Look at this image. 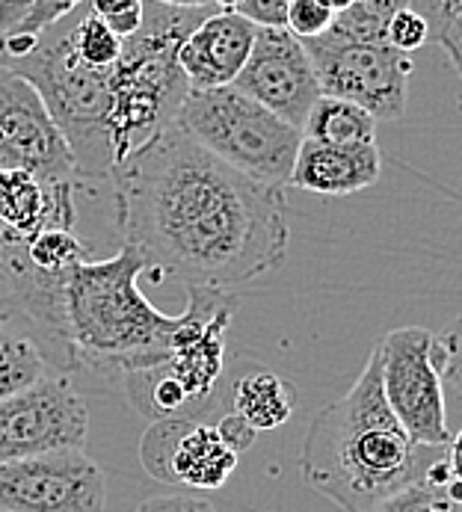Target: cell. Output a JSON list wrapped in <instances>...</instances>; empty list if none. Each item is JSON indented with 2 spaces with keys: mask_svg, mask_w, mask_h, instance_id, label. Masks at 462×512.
<instances>
[{
  "mask_svg": "<svg viewBox=\"0 0 462 512\" xmlns=\"http://www.w3.org/2000/svg\"><path fill=\"white\" fill-rule=\"evenodd\" d=\"M231 403H234V415L243 418L255 433L288 424L297 409L294 388L282 376L267 373V370L240 376L234 382Z\"/></svg>",
  "mask_w": 462,
  "mask_h": 512,
  "instance_id": "cell-19",
  "label": "cell"
},
{
  "mask_svg": "<svg viewBox=\"0 0 462 512\" xmlns=\"http://www.w3.org/2000/svg\"><path fill=\"white\" fill-rule=\"evenodd\" d=\"M42 98L48 116L72 151L80 181H104L113 172V151L107 137L110 86L107 74L80 66L69 42V30H51L39 39L36 51L12 66Z\"/></svg>",
  "mask_w": 462,
  "mask_h": 512,
  "instance_id": "cell-6",
  "label": "cell"
},
{
  "mask_svg": "<svg viewBox=\"0 0 462 512\" xmlns=\"http://www.w3.org/2000/svg\"><path fill=\"white\" fill-rule=\"evenodd\" d=\"M237 468V453L226 447L214 424L175 418L172 444L166 456V483L211 492L226 486Z\"/></svg>",
  "mask_w": 462,
  "mask_h": 512,
  "instance_id": "cell-17",
  "label": "cell"
},
{
  "mask_svg": "<svg viewBox=\"0 0 462 512\" xmlns=\"http://www.w3.org/2000/svg\"><path fill=\"white\" fill-rule=\"evenodd\" d=\"M220 6L223 3H146L143 27L122 42V57L107 74L113 166L175 125L178 107L190 92L178 69V48L187 33Z\"/></svg>",
  "mask_w": 462,
  "mask_h": 512,
  "instance_id": "cell-4",
  "label": "cell"
},
{
  "mask_svg": "<svg viewBox=\"0 0 462 512\" xmlns=\"http://www.w3.org/2000/svg\"><path fill=\"white\" fill-rule=\"evenodd\" d=\"M231 86L297 131L320 98L306 48L288 30H255L252 54Z\"/></svg>",
  "mask_w": 462,
  "mask_h": 512,
  "instance_id": "cell-13",
  "label": "cell"
},
{
  "mask_svg": "<svg viewBox=\"0 0 462 512\" xmlns=\"http://www.w3.org/2000/svg\"><path fill=\"white\" fill-rule=\"evenodd\" d=\"M77 9L75 0H0V36L42 39Z\"/></svg>",
  "mask_w": 462,
  "mask_h": 512,
  "instance_id": "cell-22",
  "label": "cell"
},
{
  "mask_svg": "<svg viewBox=\"0 0 462 512\" xmlns=\"http://www.w3.org/2000/svg\"><path fill=\"white\" fill-rule=\"evenodd\" d=\"M116 222L152 276L229 293L276 273L291 246L285 190L261 187L175 125L110 172Z\"/></svg>",
  "mask_w": 462,
  "mask_h": 512,
  "instance_id": "cell-1",
  "label": "cell"
},
{
  "mask_svg": "<svg viewBox=\"0 0 462 512\" xmlns=\"http://www.w3.org/2000/svg\"><path fill=\"white\" fill-rule=\"evenodd\" d=\"M69 42L77 63L92 72H110L122 57V39H116L89 9H83L80 21L69 27Z\"/></svg>",
  "mask_w": 462,
  "mask_h": 512,
  "instance_id": "cell-24",
  "label": "cell"
},
{
  "mask_svg": "<svg viewBox=\"0 0 462 512\" xmlns=\"http://www.w3.org/2000/svg\"><path fill=\"white\" fill-rule=\"evenodd\" d=\"M255 45V27L237 18L223 3L199 27L187 33L178 48V69L190 92L226 89L243 72Z\"/></svg>",
  "mask_w": 462,
  "mask_h": 512,
  "instance_id": "cell-14",
  "label": "cell"
},
{
  "mask_svg": "<svg viewBox=\"0 0 462 512\" xmlns=\"http://www.w3.org/2000/svg\"><path fill=\"white\" fill-rule=\"evenodd\" d=\"M300 134H303V140L323 143V146H374V140H377V119L368 116L365 110L347 104V101L320 95L314 101V107L308 110L306 125H303Z\"/></svg>",
  "mask_w": 462,
  "mask_h": 512,
  "instance_id": "cell-20",
  "label": "cell"
},
{
  "mask_svg": "<svg viewBox=\"0 0 462 512\" xmlns=\"http://www.w3.org/2000/svg\"><path fill=\"white\" fill-rule=\"evenodd\" d=\"M116 39H131L140 27H143V15H146V3L143 0H95L86 6Z\"/></svg>",
  "mask_w": 462,
  "mask_h": 512,
  "instance_id": "cell-29",
  "label": "cell"
},
{
  "mask_svg": "<svg viewBox=\"0 0 462 512\" xmlns=\"http://www.w3.org/2000/svg\"><path fill=\"white\" fill-rule=\"evenodd\" d=\"M442 450L415 444L391 415L380 350L374 347L356 385L314 415L300 450V471L314 492L344 512H371L394 492L421 483Z\"/></svg>",
  "mask_w": 462,
  "mask_h": 512,
  "instance_id": "cell-2",
  "label": "cell"
},
{
  "mask_svg": "<svg viewBox=\"0 0 462 512\" xmlns=\"http://www.w3.org/2000/svg\"><path fill=\"white\" fill-rule=\"evenodd\" d=\"M217 427V433H220V439L226 441V447H231L237 456L243 453V450H249L252 447V441H255V430L243 421V418H237L234 412L231 415H223L220 418V424H214Z\"/></svg>",
  "mask_w": 462,
  "mask_h": 512,
  "instance_id": "cell-32",
  "label": "cell"
},
{
  "mask_svg": "<svg viewBox=\"0 0 462 512\" xmlns=\"http://www.w3.org/2000/svg\"><path fill=\"white\" fill-rule=\"evenodd\" d=\"M146 261L122 246L107 261H83L66 279V329L77 367L128 376L166 362L184 317L157 311L137 279Z\"/></svg>",
  "mask_w": 462,
  "mask_h": 512,
  "instance_id": "cell-3",
  "label": "cell"
},
{
  "mask_svg": "<svg viewBox=\"0 0 462 512\" xmlns=\"http://www.w3.org/2000/svg\"><path fill=\"white\" fill-rule=\"evenodd\" d=\"M134 512H217L211 507V501L199 498V495H157V498H146Z\"/></svg>",
  "mask_w": 462,
  "mask_h": 512,
  "instance_id": "cell-31",
  "label": "cell"
},
{
  "mask_svg": "<svg viewBox=\"0 0 462 512\" xmlns=\"http://www.w3.org/2000/svg\"><path fill=\"white\" fill-rule=\"evenodd\" d=\"M80 184H42L21 169H0V225L18 237L48 228L72 231L77 222L75 193Z\"/></svg>",
  "mask_w": 462,
  "mask_h": 512,
  "instance_id": "cell-16",
  "label": "cell"
},
{
  "mask_svg": "<svg viewBox=\"0 0 462 512\" xmlns=\"http://www.w3.org/2000/svg\"><path fill=\"white\" fill-rule=\"evenodd\" d=\"M397 6V0H353L335 12L332 27L323 36L350 45H385L388 18Z\"/></svg>",
  "mask_w": 462,
  "mask_h": 512,
  "instance_id": "cell-21",
  "label": "cell"
},
{
  "mask_svg": "<svg viewBox=\"0 0 462 512\" xmlns=\"http://www.w3.org/2000/svg\"><path fill=\"white\" fill-rule=\"evenodd\" d=\"M371 512H462V507L460 501L451 498L448 492L415 483V486L394 492L391 498H385L383 504H377Z\"/></svg>",
  "mask_w": 462,
  "mask_h": 512,
  "instance_id": "cell-26",
  "label": "cell"
},
{
  "mask_svg": "<svg viewBox=\"0 0 462 512\" xmlns=\"http://www.w3.org/2000/svg\"><path fill=\"white\" fill-rule=\"evenodd\" d=\"M383 175V154L374 146H323L303 140L288 187L317 196H353L374 187Z\"/></svg>",
  "mask_w": 462,
  "mask_h": 512,
  "instance_id": "cell-15",
  "label": "cell"
},
{
  "mask_svg": "<svg viewBox=\"0 0 462 512\" xmlns=\"http://www.w3.org/2000/svg\"><path fill=\"white\" fill-rule=\"evenodd\" d=\"M229 9L255 30H285L288 24V0H237Z\"/></svg>",
  "mask_w": 462,
  "mask_h": 512,
  "instance_id": "cell-30",
  "label": "cell"
},
{
  "mask_svg": "<svg viewBox=\"0 0 462 512\" xmlns=\"http://www.w3.org/2000/svg\"><path fill=\"white\" fill-rule=\"evenodd\" d=\"M89 409L66 376H48L0 400V465L83 450Z\"/></svg>",
  "mask_w": 462,
  "mask_h": 512,
  "instance_id": "cell-10",
  "label": "cell"
},
{
  "mask_svg": "<svg viewBox=\"0 0 462 512\" xmlns=\"http://www.w3.org/2000/svg\"><path fill=\"white\" fill-rule=\"evenodd\" d=\"M0 228H3V225H0Z\"/></svg>",
  "mask_w": 462,
  "mask_h": 512,
  "instance_id": "cell-33",
  "label": "cell"
},
{
  "mask_svg": "<svg viewBox=\"0 0 462 512\" xmlns=\"http://www.w3.org/2000/svg\"><path fill=\"white\" fill-rule=\"evenodd\" d=\"M0 169H21L42 184H83L72 151L39 92L0 66Z\"/></svg>",
  "mask_w": 462,
  "mask_h": 512,
  "instance_id": "cell-12",
  "label": "cell"
},
{
  "mask_svg": "<svg viewBox=\"0 0 462 512\" xmlns=\"http://www.w3.org/2000/svg\"><path fill=\"white\" fill-rule=\"evenodd\" d=\"M415 12L424 15L430 39L445 51L451 69L460 74L462 69V3L460 0H424L412 3Z\"/></svg>",
  "mask_w": 462,
  "mask_h": 512,
  "instance_id": "cell-25",
  "label": "cell"
},
{
  "mask_svg": "<svg viewBox=\"0 0 462 512\" xmlns=\"http://www.w3.org/2000/svg\"><path fill=\"white\" fill-rule=\"evenodd\" d=\"M104 471L83 450L0 465V512H104Z\"/></svg>",
  "mask_w": 462,
  "mask_h": 512,
  "instance_id": "cell-11",
  "label": "cell"
},
{
  "mask_svg": "<svg viewBox=\"0 0 462 512\" xmlns=\"http://www.w3.org/2000/svg\"><path fill=\"white\" fill-rule=\"evenodd\" d=\"M335 18V3L326 0H288V24L285 30L300 39V42H311L320 39Z\"/></svg>",
  "mask_w": 462,
  "mask_h": 512,
  "instance_id": "cell-28",
  "label": "cell"
},
{
  "mask_svg": "<svg viewBox=\"0 0 462 512\" xmlns=\"http://www.w3.org/2000/svg\"><path fill=\"white\" fill-rule=\"evenodd\" d=\"M320 95L347 101L374 119L397 122L406 113L412 60L388 45H350L329 36L303 42Z\"/></svg>",
  "mask_w": 462,
  "mask_h": 512,
  "instance_id": "cell-8",
  "label": "cell"
},
{
  "mask_svg": "<svg viewBox=\"0 0 462 512\" xmlns=\"http://www.w3.org/2000/svg\"><path fill=\"white\" fill-rule=\"evenodd\" d=\"M21 240H24L27 261L48 276H66L75 270L77 264L89 261V249L80 237H75V231L48 228V231L30 234Z\"/></svg>",
  "mask_w": 462,
  "mask_h": 512,
  "instance_id": "cell-23",
  "label": "cell"
},
{
  "mask_svg": "<svg viewBox=\"0 0 462 512\" xmlns=\"http://www.w3.org/2000/svg\"><path fill=\"white\" fill-rule=\"evenodd\" d=\"M69 367L21 314L0 308V400L48 379L66 376Z\"/></svg>",
  "mask_w": 462,
  "mask_h": 512,
  "instance_id": "cell-18",
  "label": "cell"
},
{
  "mask_svg": "<svg viewBox=\"0 0 462 512\" xmlns=\"http://www.w3.org/2000/svg\"><path fill=\"white\" fill-rule=\"evenodd\" d=\"M430 42V30L421 12H415L412 3H400L394 9V15L388 18V30H385V45L400 51V54H412L418 48H424Z\"/></svg>",
  "mask_w": 462,
  "mask_h": 512,
  "instance_id": "cell-27",
  "label": "cell"
},
{
  "mask_svg": "<svg viewBox=\"0 0 462 512\" xmlns=\"http://www.w3.org/2000/svg\"><path fill=\"white\" fill-rule=\"evenodd\" d=\"M430 344L433 332H427L424 326L391 329L377 344L383 397L403 433L415 444L448 447L454 436L448 430L442 373L433 367Z\"/></svg>",
  "mask_w": 462,
  "mask_h": 512,
  "instance_id": "cell-9",
  "label": "cell"
},
{
  "mask_svg": "<svg viewBox=\"0 0 462 512\" xmlns=\"http://www.w3.org/2000/svg\"><path fill=\"white\" fill-rule=\"evenodd\" d=\"M187 293L184 323L172 338L166 362L122 376L134 409L152 421L181 418L184 409L205 403L226 370V329L234 296L193 288Z\"/></svg>",
  "mask_w": 462,
  "mask_h": 512,
  "instance_id": "cell-7",
  "label": "cell"
},
{
  "mask_svg": "<svg viewBox=\"0 0 462 512\" xmlns=\"http://www.w3.org/2000/svg\"><path fill=\"white\" fill-rule=\"evenodd\" d=\"M175 128L231 172L270 190L288 187L303 143L297 128L285 125L234 86L187 92Z\"/></svg>",
  "mask_w": 462,
  "mask_h": 512,
  "instance_id": "cell-5",
  "label": "cell"
}]
</instances>
